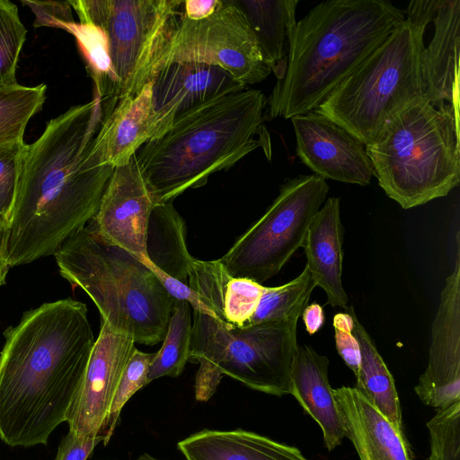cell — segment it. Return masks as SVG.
<instances>
[{
  "label": "cell",
  "mask_w": 460,
  "mask_h": 460,
  "mask_svg": "<svg viewBox=\"0 0 460 460\" xmlns=\"http://www.w3.org/2000/svg\"><path fill=\"white\" fill-rule=\"evenodd\" d=\"M116 104L94 94L48 121L40 137L26 144L8 221L10 268L54 255L96 214L114 168L98 164L91 150Z\"/></svg>",
  "instance_id": "cell-1"
},
{
  "label": "cell",
  "mask_w": 460,
  "mask_h": 460,
  "mask_svg": "<svg viewBox=\"0 0 460 460\" xmlns=\"http://www.w3.org/2000/svg\"><path fill=\"white\" fill-rule=\"evenodd\" d=\"M86 305L64 298L26 311L4 332L0 439L46 446L66 420L95 342Z\"/></svg>",
  "instance_id": "cell-2"
},
{
  "label": "cell",
  "mask_w": 460,
  "mask_h": 460,
  "mask_svg": "<svg viewBox=\"0 0 460 460\" xmlns=\"http://www.w3.org/2000/svg\"><path fill=\"white\" fill-rule=\"evenodd\" d=\"M405 19L387 0H328L296 22L265 121L314 111Z\"/></svg>",
  "instance_id": "cell-3"
},
{
  "label": "cell",
  "mask_w": 460,
  "mask_h": 460,
  "mask_svg": "<svg viewBox=\"0 0 460 460\" xmlns=\"http://www.w3.org/2000/svg\"><path fill=\"white\" fill-rule=\"evenodd\" d=\"M267 97L257 89L218 96L179 115L135 154L155 203L172 202L259 147L270 159Z\"/></svg>",
  "instance_id": "cell-4"
},
{
  "label": "cell",
  "mask_w": 460,
  "mask_h": 460,
  "mask_svg": "<svg viewBox=\"0 0 460 460\" xmlns=\"http://www.w3.org/2000/svg\"><path fill=\"white\" fill-rule=\"evenodd\" d=\"M436 6L411 1L405 19L314 111L367 146L397 112L427 99L421 55Z\"/></svg>",
  "instance_id": "cell-5"
},
{
  "label": "cell",
  "mask_w": 460,
  "mask_h": 460,
  "mask_svg": "<svg viewBox=\"0 0 460 460\" xmlns=\"http://www.w3.org/2000/svg\"><path fill=\"white\" fill-rule=\"evenodd\" d=\"M374 176L402 208L447 196L460 181L459 107L416 101L366 146Z\"/></svg>",
  "instance_id": "cell-6"
},
{
  "label": "cell",
  "mask_w": 460,
  "mask_h": 460,
  "mask_svg": "<svg viewBox=\"0 0 460 460\" xmlns=\"http://www.w3.org/2000/svg\"><path fill=\"white\" fill-rule=\"evenodd\" d=\"M54 256L60 275L90 296L114 331L135 343L163 341L175 299L137 256L105 243L89 225Z\"/></svg>",
  "instance_id": "cell-7"
},
{
  "label": "cell",
  "mask_w": 460,
  "mask_h": 460,
  "mask_svg": "<svg viewBox=\"0 0 460 460\" xmlns=\"http://www.w3.org/2000/svg\"><path fill=\"white\" fill-rule=\"evenodd\" d=\"M299 318L237 328L193 310L190 360L199 363L196 400L208 401L224 375L270 395L289 394Z\"/></svg>",
  "instance_id": "cell-8"
},
{
  "label": "cell",
  "mask_w": 460,
  "mask_h": 460,
  "mask_svg": "<svg viewBox=\"0 0 460 460\" xmlns=\"http://www.w3.org/2000/svg\"><path fill=\"white\" fill-rule=\"evenodd\" d=\"M68 2L80 22L96 25L106 35L117 100L137 95L152 81L157 61L183 13V1Z\"/></svg>",
  "instance_id": "cell-9"
},
{
  "label": "cell",
  "mask_w": 460,
  "mask_h": 460,
  "mask_svg": "<svg viewBox=\"0 0 460 460\" xmlns=\"http://www.w3.org/2000/svg\"><path fill=\"white\" fill-rule=\"evenodd\" d=\"M328 191L326 180L315 174L286 179L265 213L219 259L228 273L260 284L277 275L302 247Z\"/></svg>",
  "instance_id": "cell-10"
},
{
  "label": "cell",
  "mask_w": 460,
  "mask_h": 460,
  "mask_svg": "<svg viewBox=\"0 0 460 460\" xmlns=\"http://www.w3.org/2000/svg\"><path fill=\"white\" fill-rule=\"evenodd\" d=\"M174 62L218 66L244 86L260 83L271 73L234 0H222L217 11L202 20H190L182 13L157 61L154 76L160 68Z\"/></svg>",
  "instance_id": "cell-11"
},
{
  "label": "cell",
  "mask_w": 460,
  "mask_h": 460,
  "mask_svg": "<svg viewBox=\"0 0 460 460\" xmlns=\"http://www.w3.org/2000/svg\"><path fill=\"white\" fill-rule=\"evenodd\" d=\"M135 344L101 321L83 382L66 416L70 432L102 438L103 443L110 407Z\"/></svg>",
  "instance_id": "cell-12"
},
{
  "label": "cell",
  "mask_w": 460,
  "mask_h": 460,
  "mask_svg": "<svg viewBox=\"0 0 460 460\" xmlns=\"http://www.w3.org/2000/svg\"><path fill=\"white\" fill-rule=\"evenodd\" d=\"M423 404L441 410L460 402V239L451 274L440 295L431 325L426 370L414 387Z\"/></svg>",
  "instance_id": "cell-13"
},
{
  "label": "cell",
  "mask_w": 460,
  "mask_h": 460,
  "mask_svg": "<svg viewBox=\"0 0 460 460\" xmlns=\"http://www.w3.org/2000/svg\"><path fill=\"white\" fill-rule=\"evenodd\" d=\"M155 204L134 155L128 163L113 169L88 225L105 243L142 259L147 257L146 237Z\"/></svg>",
  "instance_id": "cell-14"
},
{
  "label": "cell",
  "mask_w": 460,
  "mask_h": 460,
  "mask_svg": "<svg viewBox=\"0 0 460 460\" xmlns=\"http://www.w3.org/2000/svg\"><path fill=\"white\" fill-rule=\"evenodd\" d=\"M300 161L315 175L367 186L374 176L366 146L345 129L314 111L290 119Z\"/></svg>",
  "instance_id": "cell-15"
},
{
  "label": "cell",
  "mask_w": 460,
  "mask_h": 460,
  "mask_svg": "<svg viewBox=\"0 0 460 460\" xmlns=\"http://www.w3.org/2000/svg\"><path fill=\"white\" fill-rule=\"evenodd\" d=\"M155 133L161 137L183 112L209 100L246 88L224 69L174 62L160 68L152 81Z\"/></svg>",
  "instance_id": "cell-16"
},
{
  "label": "cell",
  "mask_w": 460,
  "mask_h": 460,
  "mask_svg": "<svg viewBox=\"0 0 460 460\" xmlns=\"http://www.w3.org/2000/svg\"><path fill=\"white\" fill-rule=\"evenodd\" d=\"M155 113L152 83L133 97L118 102L108 113L93 139L91 155L101 166L119 167L154 137Z\"/></svg>",
  "instance_id": "cell-17"
},
{
  "label": "cell",
  "mask_w": 460,
  "mask_h": 460,
  "mask_svg": "<svg viewBox=\"0 0 460 460\" xmlns=\"http://www.w3.org/2000/svg\"><path fill=\"white\" fill-rule=\"evenodd\" d=\"M345 437L360 460H412L404 433L382 415L355 387L332 389Z\"/></svg>",
  "instance_id": "cell-18"
},
{
  "label": "cell",
  "mask_w": 460,
  "mask_h": 460,
  "mask_svg": "<svg viewBox=\"0 0 460 460\" xmlns=\"http://www.w3.org/2000/svg\"><path fill=\"white\" fill-rule=\"evenodd\" d=\"M433 37L421 55L426 98L459 107L460 1L437 0Z\"/></svg>",
  "instance_id": "cell-19"
},
{
  "label": "cell",
  "mask_w": 460,
  "mask_h": 460,
  "mask_svg": "<svg viewBox=\"0 0 460 460\" xmlns=\"http://www.w3.org/2000/svg\"><path fill=\"white\" fill-rule=\"evenodd\" d=\"M340 198H328L313 218L302 247L305 268L316 287L325 291L327 304L346 307L349 298L341 282L344 230L340 217Z\"/></svg>",
  "instance_id": "cell-20"
},
{
  "label": "cell",
  "mask_w": 460,
  "mask_h": 460,
  "mask_svg": "<svg viewBox=\"0 0 460 460\" xmlns=\"http://www.w3.org/2000/svg\"><path fill=\"white\" fill-rule=\"evenodd\" d=\"M330 361L311 346L298 345L290 374V391L320 426L329 451L341 444L345 430L328 380Z\"/></svg>",
  "instance_id": "cell-21"
},
{
  "label": "cell",
  "mask_w": 460,
  "mask_h": 460,
  "mask_svg": "<svg viewBox=\"0 0 460 460\" xmlns=\"http://www.w3.org/2000/svg\"><path fill=\"white\" fill-rule=\"evenodd\" d=\"M177 447L186 460H308L296 447L243 429H203Z\"/></svg>",
  "instance_id": "cell-22"
},
{
  "label": "cell",
  "mask_w": 460,
  "mask_h": 460,
  "mask_svg": "<svg viewBox=\"0 0 460 460\" xmlns=\"http://www.w3.org/2000/svg\"><path fill=\"white\" fill-rule=\"evenodd\" d=\"M261 49L277 81L286 73L290 34L298 0H234Z\"/></svg>",
  "instance_id": "cell-23"
},
{
  "label": "cell",
  "mask_w": 460,
  "mask_h": 460,
  "mask_svg": "<svg viewBox=\"0 0 460 460\" xmlns=\"http://www.w3.org/2000/svg\"><path fill=\"white\" fill-rule=\"evenodd\" d=\"M148 259L168 275L188 284L194 259L186 246L183 218L172 202L155 203L152 208L146 237Z\"/></svg>",
  "instance_id": "cell-24"
},
{
  "label": "cell",
  "mask_w": 460,
  "mask_h": 460,
  "mask_svg": "<svg viewBox=\"0 0 460 460\" xmlns=\"http://www.w3.org/2000/svg\"><path fill=\"white\" fill-rule=\"evenodd\" d=\"M354 320L353 334L360 349V365L356 376L355 388L382 414L396 429L403 433L402 411L394 380L378 353L372 338L358 319L350 306Z\"/></svg>",
  "instance_id": "cell-25"
},
{
  "label": "cell",
  "mask_w": 460,
  "mask_h": 460,
  "mask_svg": "<svg viewBox=\"0 0 460 460\" xmlns=\"http://www.w3.org/2000/svg\"><path fill=\"white\" fill-rule=\"evenodd\" d=\"M191 306L175 300L160 349L149 367L147 383L162 376L176 377L190 360L192 331Z\"/></svg>",
  "instance_id": "cell-26"
},
{
  "label": "cell",
  "mask_w": 460,
  "mask_h": 460,
  "mask_svg": "<svg viewBox=\"0 0 460 460\" xmlns=\"http://www.w3.org/2000/svg\"><path fill=\"white\" fill-rule=\"evenodd\" d=\"M46 90L44 84L24 86L17 83L0 88V148L24 143L26 126L41 111Z\"/></svg>",
  "instance_id": "cell-27"
},
{
  "label": "cell",
  "mask_w": 460,
  "mask_h": 460,
  "mask_svg": "<svg viewBox=\"0 0 460 460\" xmlns=\"http://www.w3.org/2000/svg\"><path fill=\"white\" fill-rule=\"evenodd\" d=\"M315 287L305 267L296 278L284 285L265 287L256 310L245 327L301 317Z\"/></svg>",
  "instance_id": "cell-28"
},
{
  "label": "cell",
  "mask_w": 460,
  "mask_h": 460,
  "mask_svg": "<svg viewBox=\"0 0 460 460\" xmlns=\"http://www.w3.org/2000/svg\"><path fill=\"white\" fill-rule=\"evenodd\" d=\"M65 31L73 34L76 40L86 61L87 71L94 84V94L103 99L118 101L116 76L110 59L104 31L96 25L75 22L68 24Z\"/></svg>",
  "instance_id": "cell-29"
},
{
  "label": "cell",
  "mask_w": 460,
  "mask_h": 460,
  "mask_svg": "<svg viewBox=\"0 0 460 460\" xmlns=\"http://www.w3.org/2000/svg\"><path fill=\"white\" fill-rule=\"evenodd\" d=\"M26 34L16 4L0 0V88L17 84L16 68Z\"/></svg>",
  "instance_id": "cell-30"
},
{
  "label": "cell",
  "mask_w": 460,
  "mask_h": 460,
  "mask_svg": "<svg viewBox=\"0 0 460 460\" xmlns=\"http://www.w3.org/2000/svg\"><path fill=\"white\" fill-rule=\"evenodd\" d=\"M264 288L262 284L250 279L230 275L224 287L217 320L229 327H245L256 310Z\"/></svg>",
  "instance_id": "cell-31"
},
{
  "label": "cell",
  "mask_w": 460,
  "mask_h": 460,
  "mask_svg": "<svg viewBox=\"0 0 460 460\" xmlns=\"http://www.w3.org/2000/svg\"><path fill=\"white\" fill-rule=\"evenodd\" d=\"M155 354L136 349L129 358L110 407L104 433V446L110 441L126 402L148 384L147 374Z\"/></svg>",
  "instance_id": "cell-32"
},
{
  "label": "cell",
  "mask_w": 460,
  "mask_h": 460,
  "mask_svg": "<svg viewBox=\"0 0 460 460\" xmlns=\"http://www.w3.org/2000/svg\"><path fill=\"white\" fill-rule=\"evenodd\" d=\"M427 428L430 443L427 460H460V402L438 410Z\"/></svg>",
  "instance_id": "cell-33"
},
{
  "label": "cell",
  "mask_w": 460,
  "mask_h": 460,
  "mask_svg": "<svg viewBox=\"0 0 460 460\" xmlns=\"http://www.w3.org/2000/svg\"><path fill=\"white\" fill-rule=\"evenodd\" d=\"M26 144L0 148V216L9 221L15 202Z\"/></svg>",
  "instance_id": "cell-34"
},
{
  "label": "cell",
  "mask_w": 460,
  "mask_h": 460,
  "mask_svg": "<svg viewBox=\"0 0 460 460\" xmlns=\"http://www.w3.org/2000/svg\"><path fill=\"white\" fill-rule=\"evenodd\" d=\"M345 309L346 313H338L333 317L335 344L339 355L356 376L360 365V349L352 332L354 320L350 306Z\"/></svg>",
  "instance_id": "cell-35"
},
{
  "label": "cell",
  "mask_w": 460,
  "mask_h": 460,
  "mask_svg": "<svg viewBox=\"0 0 460 460\" xmlns=\"http://www.w3.org/2000/svg\"><path fill=\"white\" fill-rule=\"evenodd\" d=\"M22 3L28 5L35 14L34 27L49 26L63 29L75 22L69 2L53 1H25Z\"/></svg>",
  "instance_id": "cell-36"
},
{
  "label": "cell",
  "mask_w": 460,
  "mask_h": 460,
  "mask_svg": "<svg viewBox=\"0 0 460 460\" xmlns=\"http://www.w3.org/2000/svg\"><path fill=\"white\" fill-rule=\"evenodd\" d=\"M157 278L167 293L175 300L188 302L192 310L199 311L204 314L212 315L202 302L200 296L190 286L181 280L168 275L161 269L156 267L148 257L139 259ZM213 316V315H212Z\"/></svg>",
  "instance_id": "cell-37"
},
{
  "label": "cell",
  "mask_w": 460,
  "mask_h": 460,
  "mask_svg": "<svg viewBox=\"0 0 460 460\" xmlns=\"http://www.w3.org/2000/svg\"><path fill=\"white\" fill-rule=\"evenodd\" d=\"M102 438L78 437L68 433L62 438L54 460H86Z\"/></svg>",
  "instance_id": "cell-38"
},
{
  "label": "cell",
  "mask_w": 460,
  "mask_h": 460,
  "mask_svg": "<svg viewBox=\"0 0 460 460\" xmlns=\"http://www.w3.org/2000/svg\"><path fill=\"white\" fill-rule=\"evenodd\" d=\"M221 4L222 0H186L183 14L190 20H202L213 14Z\"/></svg>",
  "instance_id": "cell-39"
},
{
  "label": "cell",
  "mask_w": 460,
  "mask_h": 460,
  "mask_svg": "<svg viewBox=\"0 0 460 460\" xmlns=\"http://www.w3.org/2000/svg\"><path fill=\"white\" fill-rule=\"evenodd\" d=\"M302 317L305 325L306 332L313 335L323 326L324 323V314L323 306L317 303L307 305Z\"/></svg>",
  "instance_id": "cell-40"
},
{
  "label": "cell",
  "mask_w": 460,
  "mask_h": 460,
  "mask_svg": "<svg viewBox=\"0 0 460 460\" xmlns=\"http://www.w3.org/2000/svg\"><path fill=\"white\" fill-rule=\"evenodd\" d=\"M8 221L0 216V287L6 282L10 267L7 259Z\"/></svg>",
  "instance_id": "cell-41"
},
{
  "label": "cell",
  "mask_w": 460,
  "mask_h": 460,
  "mask_svg": "<svg viewBox=\"0 0 460 460\" xmlns=\"http://www.w3.org/2000/svg\"><path fill=\"white\" fill-rule=\"evenodd\" d=\"M136 460H159V459L155 458L152 456L146 453V454H143L140 456H138Z\"/></svg>",
  "instance_id": "cell-42"
}]
</instances>
